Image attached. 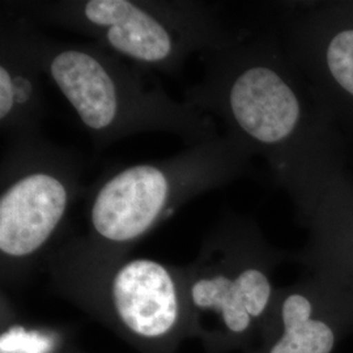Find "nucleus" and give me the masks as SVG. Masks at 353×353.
Instances as JSON below:
<instances>
[{
  "mask_svg": "<svg viewBox=\"0 0 353 353\" xmlns=\"http://www.w3.org/2000/svg\"><path fill=\"white\" fill-rule=\"evenodd\" d=\"M43 75L63 94L97 151L144 132H168L189 145L217 138L214 123L168 96L151 71L101 46L61 42L37 32Z\"/></svg>",
  "mask_w": 353,
  "mask_h": 353,
  "instance_id": "1",
  "label": "nucleus"
},
{
  "mask_svg": "<svg viewBox=\"0 0 353 353\" xmlns=\"http://www.w3.org/2000/svg\"><path fill=\"white\" fill-rule=\"evenodd\" d=\"M23 17L88 37L148 71L176 75L194 52L229 46L211 8L191 0H59L19 6Z\"/></svg>",
  "mask_w": 353,
  "mask_h": 353,
  "instance_id": "2",
  "label": "nucleus"
},
{
  "mask_svg": "<svg viewBox=\"0 0 353 353\" xmlns=\"http://www.w3.org/2000/svg\"><path fill=\"white\" fill-rule=\"evenodd\" d=\"M242 152L234 137L214 138L164 160L121 168L90 190V227L114 245L138 240L178 207L236 176Z\"/></svg>",
  "mask_w": 353,
  "mask_h": 353,
  "instance_id": "3",
  "label": "nucleus"
},
{
  "mask_svg": "<svg viewBox=\"0 0 353 353\" xmlns=\"http://www.w3.org/2000/svg\"><path fill=\"white\" fill-rule=\"evenodd\" d=\"M76 154L30 135L7 140L0 166V250L32 256L61 227L83 192Z\"/></svg>",
  "mask_w": 353,
  "mask_h": 353,
  "instance_id": "4",
  "label": "nucleus"
},
{
  "mask_svg": "<svg viewBox=\"0 0 353 353\" xmlns=\"http://www.w3.org/2000/svg\"><path fill=\"white\" fill-rule=\"evenodd\" d=\"M37 30L19 17L0 30V131L7 140L39 134L46 114Z\"/></svg>",
  "mask_w": 353,
  "mask_h": 353,
  "instance_id": "5",
  "label": "nucleus"
},
{
  "mask_svg": "<svg viewBox=\"0 0 353 353\" xmlns=\"http://www.w3.org/2000/svg\"><path fill=\"white\" fill-rule=\"evenodd\" d=\"M109 292L114 307L131 331L154 338L173 327L178 290L172 272L154 261L134 259L118 265Z\"/></svg>",
  "mask_w": 353,
  "mask_h": 353,
  "instance_id": "6",
  "label": "nucleus"
},
{
  "mask_svg": "<svg viewBox=\"0 0 353 353\" xmlns=\"http://www.w3.org/2000/svg\"><path fill=\"white\" fill-rule=\"evenodd\" d=\"M190 292L196 306L221 312L228 328L242 332L249 327L250 316L263 313L271 285L261 270L245 268L234 278L225 274L198 278Z\"/></svg>",
  "mask_w": 353,
  "mask_h": 353,
  "instance_id": "7",
  "label": "nucleus"
},
{
  "mask_svg": "<svg viewBox=\"0 0 353 353\" xmlns=\"http://www.w3.org/2000/svg\"><path fill=\"white\" fill-rule=\"evenodd\" d=\"M312 303L301 294H292L283 305L285 332L271 353H330L334 334L326 323L310 318Z\"/></svg>",
  "mask_w": 353,
  "mask_h": 353,
  "instance_id": "8",
  "label": "nucleus"
},
{
  "mask_svg": "<svg viewBox=\"0 0 353 353\" xmlns=\"http://www.w3.org/2000/svg\"><path fill=\"white\" fill-rule=\"evenodd\" d=\"M326 62L335 81L353 96V29H344L330 41Z\"/></svg>",
  "mask_w": 353,
  "mask_h": 353,
  "instance_id": "9",
  "label": "nucleus"
},
{
  "mask_svg": "<svg viewBox=\"0 0 353 353\" xmlns=\"http://www.w3.org/2000/svg\"><path fill=\"white\" fill-rule=\"evenodd\" d=\"M51 348L49 338L38 332H26L23 327H13L1 335V353H46Z\"/></svg>",
  "mask_w": 353,
  "mask_h": 353,
  "instance_id": "10",
  "label": "nucleus"
}]
</instances>
